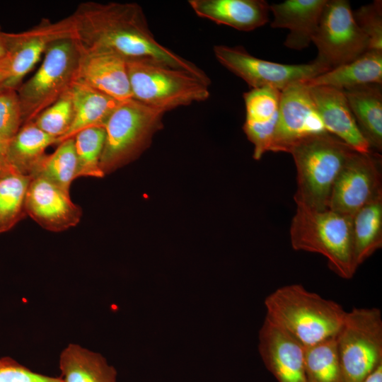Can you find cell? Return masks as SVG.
<instances>
[{
    "label": "cell",
    "mask_w": 382,
    "mask_h": 382,
    "mask_svg": "<svg viewBox=\"0 0 382 382\" xmlns=\"http://www.w3.org/2000/svg\"><path fill=\"white\" fill-rule=\"evenodd\" d=\"M69 17L72 40L81 53H109L126 60L150 59L186 71L210 83L207 75L197 65L155 39L137 4L86 2Z\"/></svg>",
    "instance_id": "obj_1"
},
{
    "label": "cell",
    "mask_w": 382,
    "mask_h": 382,
    "mask_svg": "<svg viewBox=\"0 0 382 382\" xmlns=\"http://www.w3.org/2000/svg\"><path fill=\"white\" fill-rule=\"evenodd\" d=\"M266 318L284 329L304 347L336 335L346 312L337 303L301 284L277 289L265 300Z\"/></svg>",
    "instance_id": "obj_2"
},
{
    "label": "cell",
    "mask_w": 382,
    "mask_h": 382,
    "mask_svg": "<svg viewBox=\"0 0 382 382\" xmlns=\"http://www.w3.org/2000/svg\"><path fill=\"white\" fill-rule=\"evenodd\" d=\"M356 151L325 132L303 139L289 152L297 171L294 199L297 207L314 211L328 209L334 184L342 168Z\"/></svg>",
    "instance_id": "obj_3"
},
{
    "label": "cell",
    "mask_w": 382,
    "mask_h": 382,
    "mask_svg": "<svg viewBox=\"0 0 382 382\" xmlns=\"http://www.w3.org/2000/svg\"><path fill=\"white\" fill-rule=\"evenodd\" d=\"M352 217L326 209L314 211L297 207L290 227L292 248L319 253L330 268L344 279H351L358 268L353 240Z\"/></svg>",
    "instance_id": "obj_4"
},
{
    "label": "cell",
    "mask_w": 382,
    "mask_h": 382,
    "mask_svg": "<svg viewBox=\"0 0 382 382\" xmlns=\"http://www.w3.org/2000/svg\"><path fill=\"white\" fill-rule=\"evenodd\" d=\"M132 98L164 112L209 98V85L195 75L150 59L126 60Z\"/></svg>",
    "instance_id": "obj_5"
},
{
    "label": "cell",
    "mask_w": 382,
    "mask_h": 382,
    "mask_svg": "<svg viewBox=\"0 0 382 382\" xmlns=\"http://www.w3.org/2000/svg\"><path fill=\"white\" fill-rule=\"evenodd\" d=\"M164 112L134 98L120 103L105 125L100 168L104 175L134 161L151 144L163 127Z\"/></svg>",
    "instance_id": "obj_6"
},
{
    "label": "cell",
    "mask_w": 382,
    "mask_h": 382,
    "mask_svg": "<svg viewBox=\"0 0 382 382\" xmlns=\"http://www.w3.org/2000/svg\"><path fill=\"white\" fill-rule=\"evenodd\" d=\"M44 54L35 74L17 89L23 125L62 96L76 79L81 52L72 38L53 42Z\"/></svg>",
    "instance_id": "obj_7"
},
{
    "label": "cell",
    "mask_w": 382,
    "mask_h": 382,
    "mask_svg": "<svg viewBox=\"0 0 382 382\" xmlns=\"http://www.w3.org/2000/svg\"><path fill=\"white\" fill-rule=\"evenodd\" d=\"M342 382H361L382 362V317L376 308L346 312L337 335Z\"/></svg>",
    "instance_id": "obj_8"
},
{
    "label": "cell",
    "mask_w": 382,
    "mask_h": 382,
    "mask_svg": "<svg viewBox=\"0 0 382 382\" xmlns=\"http://www.w3.org/2000/svg\"><path fill=\"white\" fill-rule=\"evenodd\" d=\"M312 42L318 50L315 59L330 69L370 50L369 39L357 23L347 0H327Z\"/></svg>",
    "instance_id": "obj_9"
},
{
    "label": "cell",
    "mask_w": 382,
    "mask_h": 382,
    "mask_svg": "<svg viewBox=\"0 0 382 382\" xmlns=\"http://www.w3.org/2000/svg\"><path fill=\"white\" fill-rule=\"evenodd\" d=\"M217 60L253 88L271 87L282 91L290 85L306 82L330 70L314 59L308 64H285L264 60L241 47L216 45Z\"/></svg>",
    "instance_id": "obj_10"
},
{
    "label": "cell",
    "mask_w": 382,
    "mask_h": 382,
    "mask_svg": "<svg viewBox=\"0 0 382 382\" xmlns=\"http://www.w3.org/2000/svg\"><path fill=\"white\" fill-rule=\"evenodd\" d=\"M382 196L381 159L371 151H354L339 174L328 208L353 216L364 206Z\"/></svg>",
    "instance_id": "obj_11"
},
{
    "label": "cell",
    "mask_w": 382,
    "mask_h": 382,
    "mask_svg": "<svg viewBox=\"0 0 382 382\" xmlns=\"http://www.w3.org/2000/svg\"><path fill=\"white\" fill-rule=\"evenodd\" d=\"M328 132L304 82L281 91L278 120L270 151L287 152L308 137Z\"/></svg>",
    "instance_id": "obj_12"
},
{
    "label": "cell",
    "mask_w": 382,
    "mask_h": 382,
    "mask_svg": "<svg viewBox=\"0 0 382 382\" xmlns=\"http://www.w3.org/2000/svg\"><path fill=\"white\" fill-rule=\"evenodd\" d=\"M72 32L69 16L54 23L43 20L37 25L21 33H6L10 74L3 86L18 89L48 46L58 40L72 38Z\"/></svg>",
    "instance_id": "obj_13"
},
{
    "label": "cell",
    "mask_w": 382,
    "mask_h": 382,
    "mask_svg": "<svg viewBox=\"0 0 382 382\" xmlns=\"http://www.w3.org/2000/svg\"><path fill=\"white\" fill-rule=\"evenodd\" d=\"M26 214L42 228L58 232L75 226L82 216L69 193L45 178H32L25 203Z\"/></svg>",
    "instance_id": "obj_14"
},
{
    "label": "cell",
    "mask_w": 382,
    "mask_h": 382,
    "mask_svg": "<svg viewBox=\"0 0 382 382\" xmlns=\"http://www.w3.org/2000/svg\"><path fill=\"white\" fill-rule=\"evenodd\" d=\"M258 350L266 368L278 382H307L305 347L266 318L259 332Z\"/></svg>",
    "instance_id": "obj_15"
},
{
    "label": "cell",
    "mask_w": 382,
    "mask_h": 382,
    "mask_svg": "<svg viewBox=\"0 0 382 382\" xmlns=\"http://www.w3.org/2000/svg\"><path fill=\"white\" fill-rule=\"evenodd\" d=\"M308 87L326 131L354 151L370 153L371 146L359 128L343 91L324 86Z\"/></svg>",
    "instance_id": "obj_16"
},
{
    "label": "cell",
    "mask_w": 382,
    "mask_h": 382,
    "mask_svg": "<svg viewBox=\"0 0 382 382\" xmlns=\"http://www.w3.org/2000/svg\"><path fill=\"white\" fill-rule=\"evenodd\" d=\"M281 91L271 87L252 88L244 93L246 117L243 129L254 146L259 160L270 151L278 120Z\"/></svg>",
    "instance_id": "obj_17"
},
{
    "label": "cell",
    "mask_w": 382,
    "mask_h": 382,
    "mask_svg": "<svg viewBox=\"0 0 382 382\" xmlns=\"http://www.w3.org/2000/svg\"><path fill=\"white\" fill-rule=\"evenodd\" d=\"M76 80L122 102L132 98L126 59L109 53H81Z\"/></svg>",
    "instance_id": "obj_18"
},
{
    "label": "cell",
    "mask_w": 382,
    "mask_h": 382,
    "mask_svg": "<svg viewBox=\"0 0 382 382\" xmlns=\"http://www.w3.org/2000/svg\"><path fill=\"white\" fill-rule=\"evenodd\" d=\"M327 0H286L270 5L271 27L289 30L284 45L301 50L312 42Z\"/></svg>",
    "instance_id": "obj_19"
},
{
    "label": "cell",
    "mask_w": 382,
    "mask_h": 382,
    "mask_svg": "<svg viewBox=\"0 0 382 382\" xmlns=\"http://www.w3.org/2000/svg\"><path fill=\"white\" fill-rule=\"evenodd\" d=\"M199 17L241 31H251L269 21L270 4L264 0H190Z\"/></svg>",
    "instance_id": "obj_20"
},
{
    "label": "cell",
    "mask_w": 382,
    "mask_h": 382,
    "mask_svg": "<svg viewBox=\"0 0 382 382\" xmlns=\"http://www.w3.org/2000/svg\"><path fill=\"white\" fill-rule=\"evenodd\" d=\"M73 107V120L67 132L57 144L73 138L80 131L92 127H105L120 101L74 80L67 90Z\"/></svg>",
    "instance_id": "obj_21"
},
{
    "label": "cell",
    "mask_w": 382,
    "mask_h": 382,
    "mask_svg": "<svg viewBox=\"0 0 382 382\" xmlns=\"http://www.w3.org/2000/svg\"><path fill=\"white\" fill-rule=\"evenodd\" d=\"M342 91L359 86L382 83V50H369L354 61L332 69L306 82Z\"/></svg>",
    "instance_id": "obj_22"
},
{
    "label": "cell",
    "mask_w": 382,
    "mask_h": 382,
    "mask_svg": "<svg viewBox=\"0 0 382 382\" xmlns=\"http://www.w3.org/2000/svg\"><path fill=\"white\" fill-rule=\"evenodd\" d=\"M356 122L371 148L382 150L381 84L359 86L343 91Z\"/></svg>",
    "instance_id": "obj_23"
},
{
    "label": "cell",
    "mask_w": 382,
    "mask_h": 382,
    "mask_svg": "<svg viewBox=\"0 0 382 382\" xmlns=\"http://www.w3.org/2000/svg\"><path fill=\"white\" fill-rule=\"evenodd\" d=\"M63 382H117V371L100 354L69 344L59 356Z\"/></svg>",
    "instance_id": "obj_24"
},
{
    "label": "cell",
    "mask_w": 382,
    "mask_h": 382,
    "mask_svg": "<svg viewBox=\"0 0 382 382\" xmlns=\"http://www.w3.org/2000/svg\"><path fill=\"white\" fill-rule=\"evenodd\" d=\"M53 144H57V138L29 122L9 141L5 158L11 167L32 177L45 156V149Z\"/></svg>",
    "instance_id": "obj_25"
},
{
    "label": "cell",
    "mask_w": 382,
    "mask_h": 382,
    "mask_svg": "<svg viewBox=\"0 0 382 382\" xmlns=\"http://www.w3.org/2000/svg\"><path fill=\"white\" fill-rule=\"evenodd\" d=\"M352 227L354 258L359 267L382 246V196L355 213Z\"/></svg>",
    "instance_id": "obj_26"
},
{
    "label": "cell",
    "mask_w": 382,
    "mask_h": 382,
    "mask_svg": "<svg viewBox=\"0 0 382 382\" xmlns=\"http://www.w3.org/2000/svg\"><path fill=\"white\" fill-rule=\"evenodd\" d=\"M31 180V176L11 166L0 175V233L11 229L25 216V197Z\"/></svg>",
    "instance_id": "obj_27"
},
{
    "label": "cell",
    "mask_w": 382,
    "mask_h": 382,
    "mask_svg": "<svg viewBox=\"0 0 382 382\" xmlns=\"http://www.w3.org/2000/svg\"><path fill=\"white\" fill-rule=\"evenodd\" d=\"M336 335L305 347L307 382H342Z\"/></svg>",
    "instance_id": "obj_28"
},
{
    "label": "cell",
    "mask_w": 382,
    "mask_h": 382,
    "mask_svg": "<svg viewBox=\"0 0 382 382\" xmlns=\"http://www.w3.org/2000/svg\"><path fill=\"white\" fill-rule=\"evenodd\" d=\"M58 144L54 153L42 158L32 178L42 177L69 193L70 185L77 178L78 171L74 137Z\"/></svg>",
    "instance_id": "obj_29"
},
{
    "label": "cell",
    "mask_w": 382,
    "mask_h": 382,
    "mask_svg": "<svg viewBox=\"0 0 382 382\" xmlns=\"http://www.w3.org/2000/svg\"><path fill=\"white\" fill-rule=\"evenodd\" d=\"M105 139L103 127H92L83 129L74 137V146L78 163L77 178H103L100 168Z\"/></svg>",
    "instance_id": "obj_30"
},
{
    "label": "cell",
    "mask_w": 382,
    "mask_h": 382,
    "mask_svg": "<svg viewBox=\"0 0 382 382\" xmlns=\"http://www.w3.org/2000/svg\"><path fill=\"white\" fill-rule=\"evenodd\" d=\"M73 120L72 103L67 92L41 112L33 121L45 133L59 139L69 129Z\"/></svg>",
    "instance_id": "obj_31"
},
{
    "label": "cell",
    "mask_w": 382,
    "mask_h": 382,
    "mask_svg": "<svg viewBox=\"0 0 382 382\" xmlns=\"http://www.w3.org/2000/svg\"><path fill=\"white\" fill-rule=\"evenodd\" d=\"M23 125L17 89L0 87V137L11 140Z\"/></svg>",
    "instance_id": "obj_32"
},
{
    "label": "cell",
    "mask_w": 382,
    "mask_h": 382,
    "mask_svg": "<svg viewBox=\"0 0 382 382\" xmlns=\"http://www.w3.org/2000/svg\"><path fill=\"white\" fill-rule=\"evenodd\" d=\"M354 18L368 36L370 50H382V1L363 6L353 11Z\"/></svg>",
    "instance_id": "obj_33"
},
{
    "label": "cell",
    "mask_w": 382,
    "mask_h": 382,
    "mask_svg": "<svg viewBox=\"0 0 382 382\" xmlns=\"http://www.w3.org/2000/svg\"><path fill=\"white\" fill-rule=\"evenodd\" d=\"M0 382H63L61 378L33 372L8 357L0 358Z\"/></svg>",
    "instance_id": "obj_34"
},
{
    "label": "cell",
    "mask_w": 382,
    "mask_h": 382,
    "mask_svg": "<svg viewBox=\"0 0 382 382\" xmlns=\"http://www.w3.org/2000/svg\"><path fill=\"white\" fill-rule=\"evenodd\" d=\"M10 74V62L8 57L0 61V87L6 82Z\"/></svg>",
    "instance_id": "obj_35"
},
{
    "label": "cell",
    "mask_w": 382,
    "mask_h": 382,
    "mask_svg": "<svg viewBox=\"0 0 382 382\" xmlns=\"http://www.w3.org/2000/svg\"><path fill=\"white\" fill-rule=\"evenodd\" d=\"M361 382H382V362L371 371Z\"/></svg>",
    "instance_id": "obj_36"
},
{
    "label": "cell",
    "mask_w": 382,
    "mask_h": 382,
    "mask_svg": "<svg viewBox=\"0 0 382 382\" xmlns=\"http://www.w3.org/2000/svg\"><path fill=\"white\" fill-rule=\"evenodd\" d=\"M7 56L6 33L0 27V61Z\"/></svg>",
    "instance_id": "obj_37"
},
{
    "label": "cell",
    "mask_w": 382,
    "mask_h": 382,
    "mask_svg": "<svg viewBox=\"0 0 382 382\" xmlns=\"http://www.w3.org/2000/svg\"><path fill=\"white\" fill-rule=\"evenodd\" d=\"M9 141L0 137V157H5Z\"/></svg>",
    "instance_id": "obj_38"
},
{
    "label": "cell",
    "mask_w": 382,
    "mask_h": 382,
    "mask_svg": "<svg viewBox=\"0 0 382 382\" xmlns=\"http://www.w3.org/2000/svg\"><path fill=\"white\" fill-rule=\"evenodd\" d=\"M11 166L8 163L5 157H0V175L6 171Z\"/></svg>",
    "instance_id": "obj_39"
}]
</instances>
